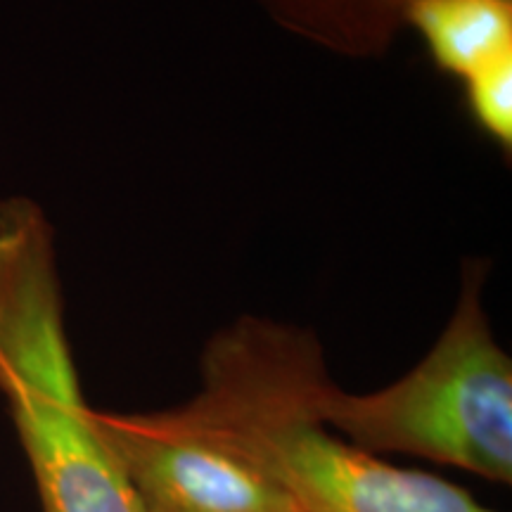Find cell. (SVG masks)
Masks as SVG:
<instances>
[{"label": "cell", "mask_w": 512, "mask_h": 512, "mask_svg": "<svg viewBox=\"0 0 512 512\" xmlns=\"http://www.w3.org/2000/svg\"><path fill=\"white\" fill-rule=\"evenodd\" d=\"M465 83V102L477 126L503 150L512 147V55L486 64Z\"/></svg>", "instance_id": "cell-7"}, {"label": "cell", "mask_w": 512, "mask_h": 512, "mask_svg": "<svg viewBox=\"0 0 512 512\" xmlns=\"http://www.w3.org/2000/svg\"><path fill=\"white\" fill-rule=\"evenodd\" d=\"M403 24L460 81L512 55V0H406Z\"/></svg>", "instance_id": "cell-5"}, {"label": "cell", "mask_w": 512, "mask_h": 512, "mask_svg": "<svg viewBox=\"0 0 512 512\" xmlns=\"http://www.w3.org/2000/svg\"><path fill=\"white\" fill-rule=\"evenodd\" d=\"M43 512H145L83 399L72 349L0 373Z\"/></svg>", "instance_id": "cell-3"}, {"label": "cell", "mask_w": 512, "mask_h": 512, "mask_svg": "<svg viewBox=\"0 0 512 512\" xmlns=\"http://www.w3.org/2000/svg\"><path fill=\"white\" fill-rule=\"evenodd\" d=\"M266 10L297 31L344 53H375L403 24L406 0H261Z\"/></svg>", "instance_id": "cell-6"}, {"label": "cell", "mask_w": 512, "mask_h": 512, "mask_svg": "<svg viewBox=\"0 0 512 512\" xmlns=\"http://www.w3.org/2000/svg\"><path fill=\"white\" fill-rule=\"evenodd\" d=\"M200 373V392L147 422L240 460L302 512H496L332 430L323 401L335 380L311 330L242 316L209 339Z\"/></svg>", "instance_id": "cell-1"}, {"label": "cell", "mask_w": 512, "mask_h": 512, "mask_svg": "<svg viewBox=\"0 0 512 512\" xmlns=\"http://www.w3.org/2000/svg\"><path fill=\"white\" fill-rule=\"evenodd\" d=\"M93 420L145 512H302L252 467L157 430L145 413L93 408Z\"/></svg>", "instance_id": "cell-4"}, {"label": "cell", "mask_w": 512, "mask_h": 512, "mask_svg": "<svg viewBox=\"0 0 512 512\" xmlns=\"http://www.w3.org/2000/svg\"><path fill=\"white\" fill-rule=\"evenodd\" d=\"M486 266L467 261L456 309L434 347L401 380L368 394L332 382L323 415L373 453H408L496 484L512 482V361L484 306Z\"/></svg>", "instance_id": "cell-2"}]
</instances>
